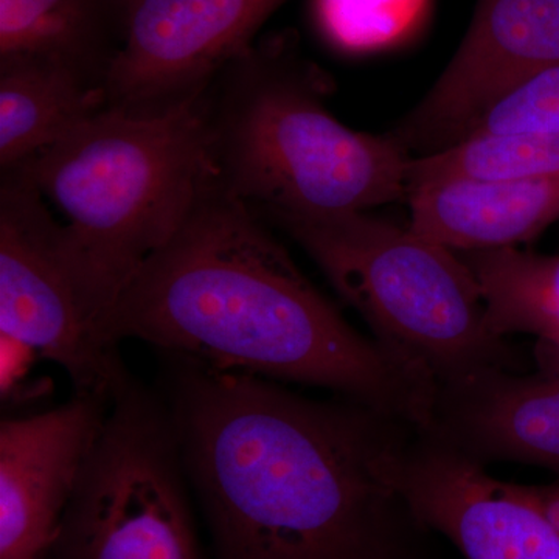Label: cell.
Wrapping results in <instances>:
<instances>
[{
  "instance_id": "obj_1",
  "label": "cell",
  "mask_w": 559,
  "mask_h": 559,
  "mask_svg": "<svg viewBox=\"0 0 559 559\" xmlns=\"http://www.w3.org/2000/svg\"><path fill=\"white\" fill-rule=\"evenodd\" d=\"M165 360L164 401L213 559H447L401 488L417 426L347 396Z\"/></svg>"
},
{
  "instance_id": "obj_2",
  "label": "cell",
  "mask_w": 559,
  "mask_h": 559,
  "mask_svg": "<svg viewBox=\"0 0 559 559\" xmlns=\"http://www.w3.org/2000/svg\"><path fill=\"white\" fill-rule=\"evenodd\" d=\"M263 223L216 180L120 294L109 341L331 390L426 428L436 381L356 330Z\"/></svg>"
},
{
  "instance_id": "obj_3",
  "label": "cell",
  "mask_w": 559,
  "mask_h": 559,
  "mask_svg": "<svg viewBox=\"0 0 559 559\" xmlns=\"http://www.w3.org/2000/svg\"><path fill=\"white\" fill-rule=\"evenodd\" d=\"M330 79L293 36L257 40L207 91L221 186L259 216L370 212L407 202L414 156L392 132L345 127Z\"/></svg>"
},
{
  "instance_id": "obj_4",
  "label": "cell",
  "mask_w": 559,
  "mask_h": 559,
  "mask_svg": "<svg viewBox=\"0 0 559 559\" xmlns=\"http://www.w3.org/2000/svg\"><path fill=\"white\" fill-rule=\"evenodd\" d=\"M10 171L31 180L64 216L108 322L135 272L175 237L219 179L210 150L207 92L154 116L103 109Z\"/></svg>"
},
{
  "instance_id": "obj_5",
  "label": "cell",
  "mask_w": 559,
  "mask_h": 559,
  "mask_svg": "<svg viewBox=\"0 0 559 559\" xmlns=\"http://www.w3.org/2000/svg\"><path fill=\"white\" fill-rule=\"evenodd\" d=\"M297 242L373 340L436 384L520 369L496 336L476 275L455 250L370 212L260 216Z\"/></svg>"
},
{
  "instance_id": "obj_6",
  "label": "cell",
  "mask_w": 559,
  "mask_h": 559,
  "mask_svg": "<svg viewBox=\"0 0 559 559\" xmlns=\"http://www.w3.org/2000/svg\"><path fill=\"white\" fill-rule=\"evenodd\" d=\"M170 412L134 380L110 403L47 559H207Z\"/></svg>"
},
{
  "instance_id": "obj_7",
  "label": "cell",
  "mask_w": 559,
  "mask_h": 559,
  "mask_svg": "<svg viewBox=\"0 0 559 559\" xmlns=\"http://www.w3.org/2000/svg\"><path fill=\"white\" fill-rule=\"evenodd\" d=\"M0 333L60 366L75 395L110 404L132 381L68 227L17 171L0 183Z\"/></svg>"
},
{
  "instance_id": "obj_8",
  "label": "cell",
  "mask_w": 559,
  "mask_h": 559,
  "mask_svg": "<svg viewBox=\"0 0 559 559\" xmlns=\"http://www.w3.org/2000/svg\"><path fill=\"white\" fill-rule=\"evenodd\" d=\"M288 0H130L108 108L167 112L202 97Z\"/></svg>"
},
{
  "instance_id": "obj_9",
  "label": "cell",
  "mask_w": 559,
  "mask_h": 559,
  "mask_svg": "<svg viewBox=\"0 0 559 559\" xmlns=\"http://www.w3.org/2000/svg\"><path fill=\"white\" fill-rule=\"evenodd\" d=\"M401 488L463 559H559V480L514 484L425 429L407 444Z\"/></svg>"
},
{
  "instance_id": "obj_10",
  "label": "cell",
  "mask_w": 559,
  "mask_h": 559,
  "mask_svg": "<svg viewBox=\"0 0 559 559\" xmlns=\"http://www.w3.org/2000/svg\"><path fill=\"white\" fill-rule=\"evenodd\" d=\"M559 66V0H477L457 50L392 134L412 156L468 138L496 103Z\"/></svg>"
},
{
  "instance_id": "obj_11",
  "label": "cell",
  "mask_w": 559,
  "mask_h": 559,
  "mask_svg": "<svg viewBox=\"0 0 559 559\" xmlns=\"http://www.w3.org/2000/svg\"><path fill=\"white\" fill-rule=\"evenodd\" d=\"M110 404L68 403L0 425V559H47Z\"/></svg>"
},
{
  "instance_id": "obj_12",
  "label": "cell",
  "mask_w": 559,
  "mask_h": 559,
  "mask_svg": "<svg viewBox=\"0 0 559 559\" xmlns=\"http://www.w3.org/2000/svg\"><path fill=\"white\" fill-rule=\"evenodd\" d=\"M425 430L485 466L559 474V373L489 369L439 384Z\"/></svg>"
},
{
  "instance_id": "obj_13",
  "label": "cell",
  "mask_w": 559,
  "mask_h": 559,
  "mask_svg": "<svg viewBox=\"0 0 559 559\" xmlns=\"http://www.w3.org/2000/svg\"><path fill=\"white\" fill-rule=\"evenodd\" d=\"M407 204L412 229L455 252L520 248L559 221V178L437 180Z\"/></svg>"
},
{
  "instance_id": "obj_14",
  "label": "cell",
  "mask_w": 559,
  "mask_h": 559,
  "mask_svg": "<svg viewBox=\"0 0 559 559\" xmlns=\"http://www.w3.org/2000/svg\"><path fill=\"white\" fill-rule=\"evenodd\" d=\"M108 108L105 86L38 58L0 60V168L32 159Z\"/></svg>"
},
{
  "instance_id": "obj_15",
  "label": "cell",
  "mask_w": 559,
  "mask_h": 559,
  "mask_svg": "<svg viewBox=\"0 0 559 559\" xmlns=\"http://www.w3.org/2000/svg\"><path fill=\"white\" fill-rule=\"evenodd\" d=\"M130 0H0V60L38 58L105 86Z\"/></svg>"
},
{
  "instance_id": "obj_16",
  "label": "cell",
  "mask_w": 559,
  "mask_h": 559,
  "mask_svg": "<svg viewBox=\"0 0 559 559\" xmlns=\"http://www.w3.org/2000/svg\"><path fill=\"white\" fill-rule=\"evenodd\" d=\"M459 255L479 282L492 333L528 334L559 360V253L503 248Z\"/></svg>"
},
{
  "instance_id": "obj_17",
  "label": "cell",
  "mask_w": 559,
  "mask_h": 559,
  "mask_svg": "<svg viewBox=\"0 0 559 559\" xmlns=\"http://www.w3.org/2000/svg\"><path fill=\"white\" fill-rule=\"evenodd\" d=\"M459 178H559V131L477 135L439 153L414 157L409 193L425 183Z\"/></svg>"
},
{
  "instance_id": "obj_18",
  "label": "cell",
  "mask_w": 559,
  "mask_h": 559,
  "mask_svg": "<svg viewBox=\"0 0 559 559\" xmlns=\"http://www.w3.org/2000/svg\"><path fill=\"white\" fill-rule=\"evenodd\" d=\"M432 0H314L320 32L337 49L370 53L417 33Z\"/></svg>"
},
{
  "instance_id": "obj_19",
  "label": "cell",
  "mask_w": 559,
  "mask_h": 559,
  "mask_svg": "<svg viewBox=\"0 0 559 559\" xmlns=\"http://www.w3.org/2000/svg\"><path fill=\"white\" fill-rule=\"evenodd\" d=\"M550 131H559V66L496 103L466 139Z\"/></svg>"
}]
</instances>
